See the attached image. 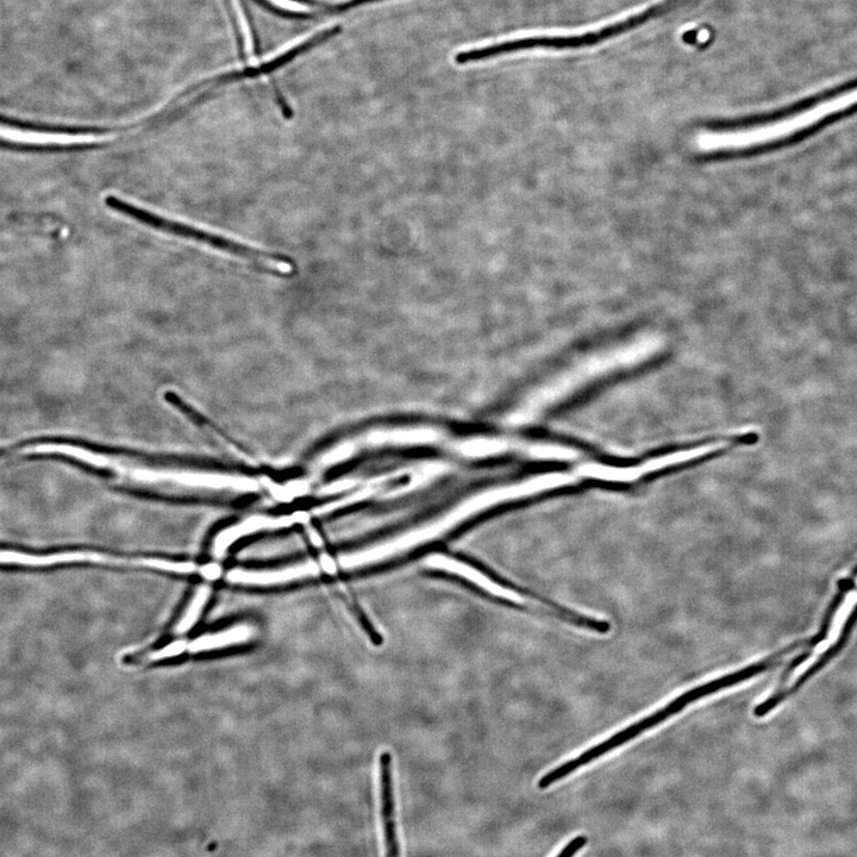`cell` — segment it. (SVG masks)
Returning <instances> with one entry per match:
<instances>
[{
  "label": "cell",
  "instance_id": "obj_1",
  "mask_svg": "<svg viewBox=\"0 0 857 857\" xmlns=\"http://www.w3.org/2000/svg\"><path fill=\"white\" fill-rule=\"evenodd\" d=\"M800 646H802L800 642L792 644V646H788L785 649L780 650V652L768 656L765 660L753 663V665H749L746 668L738 669L736 672L723 675L721 678L711 680L709 683L692 688V690L681 694L680 697L673 699L671 703H668L663 706L662 709L655 711L652 715L644 717L641 721L630 725V727L625 728L622 731H618V733L609 737L608 740L587 749L586 752L580 754L577 758L569 760L565 762L564 765L554 768L553 771L543 775L539 781V785L537 786H539L540 790H546V788L567 778L568 775L577 772L579 768H583L590 765L593 761L603 758L606 754L611 753L612 750L635 740L636 737H640L643 733H646V731L659 727L660 724L668 721L669 718L677 716L678 713L684 711L692 703L699 702L700 699L709 697L713 693L728 690L730 687L746 683V681L758 677V675L769 671V669L777 667L779 663L785 659V656L791 654Z\"/></svg>",
  "mask_w": 857,
  "mask_h": 857
},
{
  "label": "cell",
  "instance_id": "obj_2",
  "mask_svg": "<svg viewBox=\"0 0 857 857\" xmlns=\"http://www.w3.org/2000/svg\"><path fill=\"white\" fill-rule=\"evenodd\" d=\"M693 0H662L661 3H656L649 6L646 10L637 12L624 18L622 21L605 25V27L586 31L583 34L567 35V36H535L527 37V39H519L497 43V45L487 46L479 49L466 50L455 55L454 61L458 65H467L471 62H478L496 58V56L510 53L522 52V50L531 49H578L585 47L597 46L599 43L609 41L613 37L621 36L629 33L641 25L647 24L661 16H665L674 10L685 6Z\"/></svg>",
  "mask_w": 857,
  "mask_h": 857
},
{
  "label": "cell",
  "instance_id": "obj_3",
  "mask_svg": "<svg viewBox=\"0 0 857 857\" xmlns=\"http://www.w3.org/2000/svg\"><path fill=\"white\" fill-rule=\"evenodd\" d=\"M660 346V342L656 337H648V339L635 342L631 346L615 350L608 354L593 356L592 359L583 362L575 367L573 371L568 372L554 384L547 387L546 390L536 394L535 398L530 400L527 412L534 414L543 406L552 404L555 400L567 396L573 390L583 386L588 380L599 377V375L608 373L612 369L618 367L636 364L637 361L646 359L647 356L653 354Z\"/></svg>",
  "mask_w": 857,
  "mask_h": 857
},
{
  "label": "cell",
  "instance_id": "obj_4",
  "mask_svg": "<svg viewBox=\"0 0 857 857\" xmlns=\"http://www.w3.org/2000/svg\"><path fill=\"white\" fill-rule=\"evenodd\" d=\"M106 205H108L109 208H111L112 210L120 212V214L122 215L128 216L130 218H133V220L137 222L148 225V227L150 228L164 231V233L167 234L185 237V239L205 243V245L223 250V252L225 253L234 254L236 256H241V258L254 261L256 262V264H259L262 267L265 266L262 260L281 262V264L286 265H293V261L289 258V256L261 252V250H256L252 247L242 245V243H237L235 241L225 239V237L223 236L206 233V231L191 227V225L167 220V218L165 217L152 214V212H149L145 209H141L139 208V206L130 204L128 202H124V200H121L117 197L110 196L106 198Z\"/></svg>",
  "mask_w": 857,
  "mask_h": 857
},
{
  "label": "cell",
  "instance_id": "obj_5",
  "mask_svg": "<svg viewBox=\"0 0 857 857\" xmlns=\"http://www.w3.org/2000/svg\"><path fill=\"white\" fill-rule=\"evenodd\" d=\"M100 137L93 130L52 131L15 127L0 121V142L36 148H78L95 146Z\"/></svg>",
  "mask_w": 857,
  "mask_h": 857
},
{
  "label": "cell",
  "instance_id": "obj_6",
  "mask_svg": "<svg viewBox=\"0 0 857 857\" xmlns=\"http://www.w3.org/2000/svg\"><path fill=\"white\" fill-rule=\"evenodd\" d=\"M472 568L477 569V571L486 575V578L494 581L497 585L505 586L509 591L516 592L522 594V596L529 597L531 599L537 600V602L542 603L546 606L547 610L553 613V617L559 618L560 621H564L568 624L574 625V627L584 629L587 631H592V633H596L599 635L609 634L611 631V624L608 621H603V619H597L594 617L583 615V613H578L572 610L565 608L558 603H554L553 600L548 598H544L539 593H535L534 591L527 590V588L519 587L515 584H512L511 581L504 580L500 578L498 574H494L489 569L480 567L475 564V562H471Z\"/></svg>",
  "mask_w": 857,
  "mask_h": 857
},
{
  "label": "cell",
  "instance_id": "obj_7",
  "mask_svg": "<svg viewBox=\"0 0 857 857\" xmlns=\"http://www.w3.org/2000/svg\"><path fill=\"white\" fill-rule=\"evenodd\" d=\"M392 755H380V799L381 821H383L386 857H400L396 825V802H394Z\"/></svg>",
  "mask_w": 857,
  "mask_h": 857
},
{
  "label": "cell",
  "instance_id": "obj_8",
  "mask_svg": "<svg viewBox=\"0 0 857 857\" xmlns=\"http://www.w3.org/2000/svg\"><path fill=\"white\" fill-rule=\"evenodd\" d=\"M857 623V608L850 613V618L848 619V623L846 628L842 630L841 637L838 638V642L835 644L833 648H829L827 652L819 658V660L815 663V665L810 666L806 671L803 672L802 675L797 679L796 683H794L791 687L786 688V690H780L772 694L771 697L765 700V702L759 704L754 709L755 717L761 718L768 715L769 712L773 711L777 708L778 705L785 702L787 698H790L792 694L796 693L800 687H802L806 681H808L813 675L817 672L821 671V669L827 665V663L835 658V656L841 652L846 643L849 640V635L852 633L855 624Z\"/></svg>",
  "mask_w": 857,
  "mask_h": 857
},
{
  "label": "cell",
  "instance_id": "obj_9",
  "mask_svg": "<svg viewBox=\"0 0 857 857\" xmlns=\"http://www.w3.org/2000/svg\"><path fill=\"white\" fill-rule=\"evenodd\" d=\"M318 572L315 564H305L270 571H243L234 569L228 574L230 583L245 586L270 587L293 583Z\"/></svg>",
  "mask_w": 857,
  "mask_h": 857
},
{
  "label": "cell",
  "instance_id": "obj_10",
  "mask_svg": "<svg viewBox=\"0 0 857 857\" xmlns=\"http://www.w3.org/2000/svg\"><path fill=\"white\" fill-rule=\"evenodd\" d=\"M255 636V628L249 624H237L235 627L220 631L217 634H209L197 637L193 640L187 652L192 654L214 652L237 644L246 643Z\"/></svg>",
  "mask_w": 857,
  "mask_h": 857
},
{
  "label": "cell",
  "instance_id": "obj_11",
  "mask_svg": "<svg viewBox=\"0 0 857 857\" xmlns=\"http://www.w3.org/2000/svg\"><path fill=\"white\" fill-rule=\"evenodd\" d=\"M436 431L429 429L380 431L368 436L371 443H425L437 440Z\"/></svg>",
  "mask_w": 857,
  "mask_h": 857
},
{
  "label": "cell",
  "instance_id": "obj_12",
  "mask_svg": "<svg viewBox=\"0 0 857 857\" xmlns=\"http://www.w3.org/2000/svg\"><path fill=\"white\" fill-rule=\"evenodd\" d=\"M211 596V588L208 586H202L198 588L195 597L192 598L189 608L184 613L183 618L180 619L177 627H175V633L178 635L186 634L187 631H190L193 627H195L196 623L205 609L206 604L209 602V598Z\"/></svg>",
  "mask_w": 857,
  "mask_h": 857
},
{
  "label": "cell",
  "instance_id": "obj_13",
  "mask_svg": "<svg viewBox=\"0 0 857 857\" xmlns=\"http://www.w3.org/2000/svg\"><path fill=\"white\" fill-rule=\"evenodd\" d=\"M528 452L537 459L543 460H575L580 453L578 450L568 447L556 446V444H531Z\"/></svg>",
  "mask_w": 857,
  "mask_h": 857
},
{
  "label": "cell",
  "instance_id": "obj_14",
  "mask_svg": "<svg viewBox=\"0 0 857 857\" xmlns=\"http://www.w3.org/2000/svg\"><path fill=\"white\" fill-rule=\"evenodd\" d=\"M506 443L498 440H475L461 446L462 452L469 456H487L503 452Z\"/></svg>",
  "mask_w": 857,
  "mask_h": 857
},
{
  "label": "cell",
  "instance_id": "obj_15",
  "mask_svg": "<svg viewBox=\"0 0 857 857\" xmlns=\"http://www.w3.org/2000/svg\"><path fill=\"white\" fill-rule=\"evenodd\" d=\"M856 602H857V594L856 593H850L848 598L846 600H844L842 608L840 610H838L837 616L834 619L833 628H831V633H830V636H829L828 641H827L829 646L831 643H833L836 640V638L838 636L841 635L842 630H843L842 627H843L844 621H846V619L850 615V613L853 612L854 605L856 604Z\"/></svg>",
  "mask_w": 857,
  "mask_h": 857
},
{
  "label": "cell",
  "instance_id": "obj_16",
  "mask_svg": "<svg viewBox=\"0 0 857 857\" xmlns=\"http://www.w3.org/2000/svg\"><path fill=\"white\" fill-rule=\"evenodd\" d=\"M187 647H189V644H187L185 641H175L170 644H167V646H165L164 648L155 650V652L143 656V658H145L143 660L148 662H156L177 658V656H180L181 654L187 652Z\"/></svg>",
  "mask_w": 857,
  "mask_h": 857
},
{
  "label": "cell",
  "instance_id": "obj_17",
  "mask_svg": "<svg viewBox=\"0 0 857 857\" xmlns=\"http://www.w3.org/2000/svg\"><path fill=\"white\" fill-rule=\"evenodd\" d=\"M350 609H352L356 619L360 623L362 629L365 630V633L368 635L369 640L372 641L375 647H380L381 644L384 643V637L381 636L377 630L373 627V624L369 622L368 617L365 615V612L361 610L360 606L355 602L350 605Z\"/></svg>",
  "mask_w": 857,
  "mask_h": 857
},
{
  "label": "cell",
  "instance_id": "obj_18",
  "mask_svg": "<svg viewBox=\"0 0 857 857\" xmlns=\"http://www.w3.org/2000/svg\"><path fill=\"white\" fill-rule=\"evenodd\" d=\"M268 3L274 6V8H278L286 12L293 17L299 18H312L311 14L306 11V6L303 3H300L299 0H267Z\"/></svg>",
  "mask_w": 857,
  "mask_h": 857
},
{
  "label": "cell",
  "instance_id": "obj_19",
  "mask_svg": "<svg viewBox=\"0 0 857 857\" xmlns=\"http://www.w3.org/2000/svg\"><path fill=\"white\" fill-rule=\"evenodd\" d=\"M377 2H380V0H348V2H344L342 4L337 5H324L317 3V6H321L324 14L340 15L344 14V12L360 8V6Z\"/></svg>",
  "mask_w": 857,
  "mask_h": 857
},
{
  "label": "cell",
  "instance_id": "obj_20",
  "mask_svg": "<svg viewBox=\"0 0 857 857\" xmlns=\"http://www.w3.org/2000/svg\"><path fill=\"white\" fill-rule=\"evenodd\" d=\"M588 838L585 835L574 837L571 842H568L564 849L556 857H574L581 849L585 848Z\"/></svg>",
  "mask_w": 857,
  "mask_h": 857
}]
</instances>
